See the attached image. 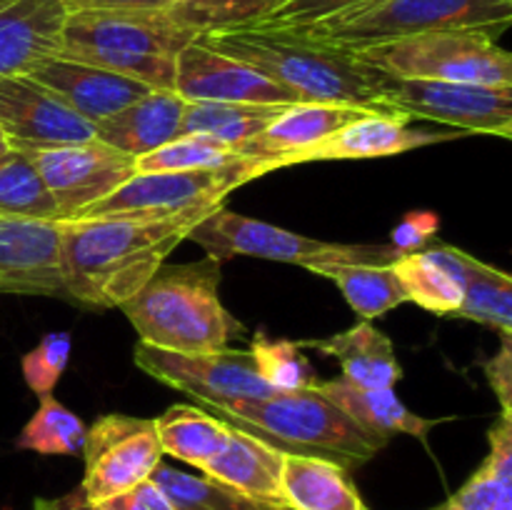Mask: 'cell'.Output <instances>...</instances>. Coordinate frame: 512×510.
I'll list each match as a JSON object with an SVG mask.
<instances>
[{
	"instance_id": "15",
	"label": "cell",
	"mask_w": 512,
	"mask_h": 510,
	"mask_svg": "<svg viewBox=\"0 0 512 510\" xmlns=\"http://www.w3.org/2000/svg\"><path fill=\"white\" fill-rule=\"evenodd\" d=\"M0 130L13 150L53 148L95 138V125L28 73L0 80Z\"/></svg>"
},
{
	"instance_id": "11",
	"label": "cell",
	"mask_w": 512,
	"mask_h": 510,
	"mask_svg": "<svg viewBox=\"0 0 512 510\" xmlns=\"http://www.w3.org/2000/svg\"><path fill=\"white\" fill-rule=\"evenodd\" d=\"M133 360L153 380L193 395L208 408L275 393L255 370L250 350L223 348L213 353H173L138 343Z\"/></svg>"
},
{
	"instance_id": "36",
	"label": "cell",
	"mask_w": 512,
	"mask_h": 510,
	"mask_svg": "<svg viewBox=\"0 0 512 510\" xmlns=\"http://www.w3.org/2000/svg\"><path fill=\"white\" fill-rule=\"evenodd\" d=\"M240 153L230 145L205 135H180L160 148L135 158L138 173H178V170H210L240 163Z\"/></svg>"
},
{
	"instance_id": "10",
	"label": "cell",
	"mask_w": 512,
	"mask_h": 510,
	"mask_svg": "<svg viewBox=\"0 0 512 510\" xmlns=\"http://www.w3.org/2000/svg\"><path fill=\"white\" fill-rule=\"evenodd\" d=\"M80 453L85 475L78 490L90 505L108 503L150 480L163 460L155 420L120 413L95 420L93 428L85 430Z\"/></svg>"
},
{
	"instance_id": "23",
	"label": "cell",
	"mask_w": 512,
	"mask_h": 510,
	"mask_svg": "<svg viewBox=\"0 0 512 510\" xmlns=\"http://www.w3.org/2000/svg\"><path fill=\"white\" fill-rule=\"evenodd\" d=\"M300 348H315L323 355L338 358L343 380L355 388H395V383L403 378L393 340L370 320H360L353 328L325 340H303Z\"/></svg>"
},
{
	"instance_id": "7",
	"label": "cell",
	"mask_w": 512,
	"mask_h": 510,
	"mask_svg": "<svg viewBox=\"0 0 512 510\" xmlns=\"http://www.w3.org/2000/svg\"><path fill=\"white\" fill-rule=\"evenodd\" d=\"M388 78L512 88V58L498 40L473 30H438L358 50Z\"/></svg>"
},
{
	"instance_id": "17",
	"label": "cell",
	"mask_w": 512,
	"mask_h": 510,
	"mask_svg": "<svg viewBox=\"0 0 512 510\" xmlns=\"http://www.w3.org/2000/svg\"><path fill=\"white\" fill-rule=\"evenodd\" d=\"M28 75L53 90L65 105H70L75 113L83 115L93 125L103 123L110 115L120 113L153 90L138 80L113 73V70L65 58L58 53L35 63Z\"/></svg>"
},
{
	"instance_id": "28",
	"label": "cell",
	"mask_w": 512,
	"mask_h": 510,
	"mask_svg": "<svg viewBox=\"0 0 512 510\" xmlns=\"http://www.w3.org/2000/svg\"><path fill=\"white\" fill-rule=\"evenodd\" d=\"M155 430L163 455H173L203 470L223 450L230 423L193 405H170L160 418H155Z\"/></svg>"
},
{
	"instance_id": "9",
	"label": "cell",
	"mask_w": 512,
	"mask_h": 510,
	"mask_svg": "<svg viewBox=\"0 0 512 510\" xmlns=\"http://www.w3.org/2000/svg\"><path fill=\"white\" fill-rule=\"evenodd\" d=\"M380 108L408 120L450 125L460 133L512 138V88L388 78Z\"/></svg>"
},
{
	"instance_id": "29",
	"label": "cell",
	"mask_w": 512,
	"mask_h": 510,
	"mask_svg": "<svg viewBox=\"0 0 512 510\" xmlns=\"http://www.w3.org/2000/svg\"><path fill=\"white\" fill-rule=\"evenodd\" d=\"M315 275L333 280L343 293L345 303L363 320L373 323L388 310L408 303L393 265L375 263H310L305 265Z\"/></svg>"
},
{
	"instance_id": "32",
	"label": "cell",
	"mask_w": 512,
	"mask_h": 510,
	"mask_svg": "<svg viewBox=\"0 0 512 510\" xmlns=\"http://www.w3.org/2000/svg\"><path fill=\"white\" fill-rule=\"evenodd\" d=\"M283 3L285 0H173L165 13L200 38L220 30L253 28Z\"/></svg>"
},
{
	"instance_id": "34",
	"label": "cell",
	"mask_w": 512,
	"mask_h": 510,
	"mask_svg": "<svg viewBox=\"0 0 512 510\" xmlns=\"http://www.w3.org/2000/svg\"><path fill=\"white\" fill-rule=\"evenodd\" d=\"M38 398V410L25 423V428L20 430L15 445L20 450H33V453L40 455L80 453L85 443V430H88L83 420L50 393L38 395Z\"/></svg>"
},
{
	"instance_id": "27",
	"label": "cell",
	"mask_w": 512,
	"mask_h": 510,
	"mask_svg": "<svg viewBox=\"0 0 512 510\" xmlns=\"http://www.w3.org/2000/svg\"><path fill=\"white\" fill-rule=\"evenodd\" d=\"M490 453L473 475L433 510H512V418L490 428Z\"/></svg>"
},
{
	"instance_id": "44",
	"label": "cell",
	"mask_w": 512,
	"mask_h": 510,
	"mask_svg": "<svg viewBox=\"0 0 512 510\" xmlns=\"http://www.w3.org/2000/svg\"><path fill=\"white\" fill-rule=\"evenodd\" d=\"M33 505H35V510H108V508H103V505L85 503V498L80 495V490L63 495V498H58V500L38 498Z\"/></svg>"
},
{
	"instance_id": "31",
	"label": "cell",
	"mask_w": 512,
	"mask_h": 510,
	"mask_svg": "<svg viewBox=\"0 0 512 510\" xmlns=\"http://www.w3.org/2000/svg\"><path fill=\"white\" fill-rule=\"evenodd\" d=\"M465 295L455 318L488 325L500 335H512V278L505 270L483 263L460 250Z\"/></svg>"
},
{
	"instance_id": "22",
	"label": "cell",
	"mask_w": 512,
	"mask_h": 510,
	"mask_svg": "<svg viewBox=\"0 0 512 510\" xmlns=\"http://www.w3.org/2000/svg\"><path fill=\"white\" fill-rule=\"evenodd\" d=\"M183 110L185 100L175 90H150L128 108L95 125V138L120 153L140 158L180 138Z\"/></svg>"
},
{
	"instance_id": "45",
	"label": "cell",
	"mask_w": 512,
	"mask_h": 510,
	"mask_svg": "<svg viewBox=\"0 0 512 510\" xmlns=\"http://www.w3.org/2000/svg\"><path fill=\"white\" fill-rule=\"evenodd\" d=\"M10 150H13V145H10L8 135H5L3 130H0V158H3V155H8Z\"/></svg>"
},
{
	"instance_id": "16",
	"label": "cell",
	"mask_w": 512,
	"mask_h": 510,
	"mask_svg": "<svg viewBox=\"0 0 512 510\" xmlns=\"http://www.w3.org/2000/svg\"><path fill=\"white\" fill-rule=\"evenodd\" d=\"M0 295L65 298L58 220L0 215Z\"/></svg>"
},
{
	"instance_id": "13",
	"label": "cell",
	"mask_w": 512,
	"mask_h": 510,
	"mask_svg": "<svg viewBox=\"0 0 512 510\" xmlns=\"http://www.w3.org/2000/svg\"><path fill=\"white\" fill-rule=\"evenodd\" d=\"M205 250L210 258L228 260L245 255V258L275 260V263H290L305 268L313 260L328 255L333 243L315 240L308 235L293 233V230L278 228L265 220L248 218L225 205L210 210L190 228L188 238Z\"/></svg>"
},
{
	"instance_id": "46",
	"label": "cell",
	"mask_w": 512,
	"mask_h": 510,
	"mask_svg": "<svg viewBox=\"0 0 512 510\" xmlns=\"http://www.w3.org/2000/svg\"><path fill=\"white\" fill-rule=\"evenodd\" d=\"M10 3H13V0H0V10H3L5 5H10Z\"/></svg>"
},
{
	"instance_id": "42",
	"label": "cell",
	"mask_w": 512,
	"mask_h": 510,
	"mask_svg": "<svg viewBox=\"0 0 512 510\" xmlns=\"http://www.w3.org/2000/svg\"><path fill=\"white\" fill-rule=\"evenodd\" d=\"M103 508H108V510H175L173 503L165 498V493L153 483V480H145V483L135 485V488L128 490V493L108 500V503H103Z\"/></svg>"
},
{
	"instance_id": "35",
	"label": "cell",
	"mask_w": 512,
	"mask_h": 510,
	"mask_svg": "<svg viewBox=\"0 0 512 510\" xmlns=\"http://www.w3.org/2000/svg\"><path fill=\"white\" fill-rule=\"evenodd\" d=\"M150 480L163 490L175 510H263L230 490L228 485L208 475L185 473L173 465H165L163 460L153 470Z\"/></svg>"
},
{
	"instance_id": "3",
	"label": "cell",
	"mask_w": 512,
	"mask_h": 510,
	"mask_svg": "<svg viewBox=\"0 0 512 510\" xmlns=\"http://www.w3.org/2000/svg\"><path fill=\"white\" fill-rule=\"evenodd\" d=\"M220 260L163 263L153 278L120 305L140 343L173 353H213L245 333L220 303Z\"/></svg>"
},
{
	"instance_id": "40",
	"label": "cell",
	"mask_w": 512,
	"mask_h": 510,
	"mask_svg": "<svg viewBox=\"0 0 512 510\" xmlns=\"http://www.w3.org/2000/svg\"><path fill=\"white\" fill-rule=\"evenodd\" d=\"M438 230L440 218L435 210H410L390 233V245L400 253H415V250L428 248V243H435Z\"/></svg>"
},
{
	"instance_id": "14",
	"label": "cell",
	"mask_w": 512,
	"mask_h": 510,
	"mask_svg": "<svg viewBox=\"0 0 512 510\" xmlns=\"http://www.w3.org/2000/svg\"><path fill=\"white\" fill-rule=\"evenodd\" d=\"M175 93L183 100L245 105H293L298 95L290 93L253 65L218 53L198 38L175 58Z\"/></svg>"
},
{
	"instance_id": "1",
	"label": "cell",
	"mask_w": 512,
	"mask_h": 510,
	"mask_svg": "<svg viewBox=\"0 0 512 510\" xmlns=\"http://www.w3.org/2000/svg\"><path fill=\"white\" fill-rule=\"evenodd\" d=\"M203 215L58 220L65 300L85 308L128 303Z\"/></svg>"
},
{
	"instance_id": "21",
	"label": "cell",
	"mask_w": 512,
	"mask_h": 510,
	"mask_svg": "<svg viewBox=\"0 0 512 510\" xmlns=\"http://www.w3.org/2000/svg\"><path fill=\"white\" fill-rule=\"evenodd\" d=\"M63 0H13L0 10V80L23 75L60 50Z\"/></svg>"
},
{
	"instance_id": "30",
	"label": "cell",
	"mask_w": 512,
	"mask_h": 510,
	"mask_svg": "<svg viewBox=\"0 0 512 510\" xmlns=\"http://www.w3.org/2000/svg\"><path fill=\"white\" fill-rule=\"evenodd\" d=\"M285 105H245V103H205L185 100L180 135H205L238 150L265 130V125Z\"/></svg>"
},
{
	"instance_id": "38",
	"label": "cell",
	"mask_w": 512,
	"mask_h": 510,
	"mask_svg": "<svg viewBox=\"0 0 512 510\" xmlns=\"http://www.w3.org/2000/svg\"><path fill=\"white\" fill-rule=\"evenodd\" d=\"M70 350H73V338L68 330H55V333H45L43 340L23 355V363H20L23 378L35 395L53 393L68 368Z\"/></svg>"
},
{
	"instance_id": "26",
	"label": "cell",
	"mask_w": 512,
	"mask_h": 510,
	"mask_svg": "<svg viewBox=\"0 0 512 510\" xmlns=\"http://www.w3.org/2000/svg\"><path fill=\"white\" fill-rule=\"evenodd\" d=\"M283 495L288 510H368L348 470L315 455L285 453Z\"/></svg>"
},
{
	"instance_id": "25",
	"label": "cell",
	"mask_w": 512,
	"mask_h": 510,
	"mask_svg": "<svg viewBox=\"0 0 512 510\" xmlns=\"http://www.w3.org/2000/svg\"><path fill=\"white\" fill-rule=\"evenodd\" d=\"M313 388L323 398H328L335 408L343 410L355 425L383 440H390L393 433H405L425 440L430 430L440 423V420L420 418L413 410L405 408L395 388H355V385L345 383L343 378L315 380Z\"/></svg>"
},
{
	"instance_id": "12",
	"label": "cell",
	"mask_w": 512,
	"mask_h": 510,
	"mask_svg": "<svg viewBox=\"0 0 512 510\" xmlns=\"http://www.w3.org/2000/svg\"><path fill=\"white\" fill-rule=\"evenodd\" d=\"M20 153L28 155L38 168L60 220L78 218L83 210L138 175L133 155L120 153L100 143L98 138L85 143L53 145V148L20 150Z\"/></svg>"
},
{
	"instance_id": "5",
	"label": "cell",
	"mask_w": 512,
	"mask_h": 510,
	"mask_svg": "<svg viewBox=\"0 0 512 510\" xmlns=\"http://www.w3.org/2000/svg\"><path fill=\"white\" fill-rule=\"evenodd\" d=\"M210 410L285 453L333 460L345 470L360 468L388 445L355 425L315 388L275 390L265 398L233 400Z\"/></svg>"
},
{
	"instance_id": "24",
	"label": "cell",
	"mask_w": 512,
	"mask_h": 510,
	"mask_svg": "<svg viewBox=\"0 0 512 510\" xmlns=\"http://www.w3.org/2000/svg\"><path fill=\"white\" fill-rule=\"evenodd\" d=\"M393 273L403 285L405 300L435 315H453L463 305L465 283L460 270V248L433 243L430 248L400 255Z\"/></svg>"
},
{
	"instance_id": "33",
	"label": "cell",
	"mask_w": 512,
	"mask_h": 510,
	"mask_svg": "<svg viewBox=\"0 0 512 510\" xmlns=\"http://www.w3.org/2000/svg\"><path fill=\"white\" fill-rule=\"evenodd\" d=\"M0 215L50 223L60 220L38 168L20 150H10L0 158Z\"/></svg>"
},
{
	"instance_id": "8",
	"label": "cell",
	"mask_w": 512,
	"mask_h": 510,
	"mask_svg": "<svg viewBox=\"0 0 512 510\" xmlns=\"http://www.w3.org/2000/svg\"><path fill=\"white\" fill-rule=\"evenodd\" d=\"M273 173L258 160H240L210 170L178 173H138L118 190L105 195L78 218H175V215H208L240 185Z\"/></svg>"
},
{
	"instance_id": "37",
	"label": "cell",
	"mask_w": 512,
	"mask_h": 510,
	"mask_svg": "<svg viewBox=\"0 0 512 510\" xmlns=\"http://www.w3.org/2000/svg\"><path fill=\"white\" fill-rule=\"evenodd\" d=\"M255 370L273 390L313 388L315 370L305 358L300 343L293 340H270L265 333H255L250 340Z\"/></svg>"
},
{
	"instance_id": "18",
	"label": "cell",
	"mask_w": 512,
	"mask_h": 510,
	"mask_svg": "<svg viewBox=\"0 0 512 510\" xmlns=\"http://www.w3.org/2000/svg\"><path fill=\"white\" fill-rule=\"evenodd\" d=\"M368 113V108L340 103H293L285 105L260 135L238 148L240 158L258 160L270 170L288 168L303 150L333 135L350 120Z\"/></svg>"
},
{
	"instance_id": "43",
	"label": "cell",
	"mask_w": 512,
	"mask_h": 510,
	"mask_svg": "<svg viewBox=\"0 0 512 510\" xmlns=\"http://www.w3.org/2000/svg\"><path fill=\"white\" fill-rule=\"evenodd\" d=\"M173 0H63L68 10H165Z\"/></svg>"
},
{
	"instance_id": "39",
	"label": "cell",
	"mask_w": 512,
	"mask_h": 510,
	"mask_svg": "<svg viewBox=\"0 0 512 510\" xmlns=\"http://www.w3.org/2000/svg\"><path fill=\"white\" fill-rule=\"evenodd\" d=\"M378 3V0H285L275 13H270L263 23L253 28H288L303 30L310 25L325 23V20L340 18V15L355 13L360 8Z\"/></svg>"
},
{
	"instance_id": "6",
	"label": "cell",
	"mask_w": 512,
	"mask_h": 510,
	"mask_svg": "<svg viewBox=\"0 0 512 510\" xmlns=\"http://www.w3.org/2000/svg\"><path fill=\"white\" fill-rule=\"evenodd\" d=\"M510 25L512 0H378L355 13L303 28V33L358 53L438 30H473L498 40Z\"/></svg>"
},
{
	"instance_id": "4",
	"label": "cell",
	"mask_w": 512,
	"mask_h": 510,
	"mask_svg": "<svg viewBox=\"0 0 512 510\" xmlns=\"http://www.w3.org/2000/svg\"><path fill=\"white\" fill-rule=\"evenodd\" d=\"M195 38L165 10H68L58 55L173 90L175 58Z\"/></svg>"
},
{
	"instance_id": "20",
	"label": "cell",
	"mask_w": 512,
	"mask_h": 510,
	"mask_svg": "<svg viewBox=\"0 0 512 510\" xmlns=\"http://www.w3.org/2000/svg\"><path fill=\"white\" fill-rule=\"evenodd\" d=\"M460 138L458 133H430V130L410 128V120L403 115L368 110L360 118L350 120L333 135L320 140L313 148L303 150L295 158L298 163H318V160H368L388 158V155L408 153L423 145L443 143Z\"/></svg>"
},
{
	"instance_id": "19",
	"label": "cell",
	"mask_w": 512,
	"mask_h": 510,
	"mask_svg": "<svg viewBox=\"0 0 512 510\" xmlns=\"http://www.w3.org/2000/svg\"><path fill=\"white\" fill-rule=\"evenodd\" d=\"M285 450L230 423L223 450L200 473L228 485L263 510H288L283 495Z\"/></svg>"
},
{
	"instance_id": "2",
	"label": "cell",
	"mask_w": 512,
	"mask_h": 510,
	"mask_svg": "<svg viewBox=\"0 0 512 510\" xmlns=\"http://www.w3.org/2000/svg\"><path fill=\"white\" fill-rule=\"evenodd\" d=\"M198 40L258 68L298 95L300 103H340L383 113L380 100L388 75L353 50L320 43L303 30L235 28Z\"/></svg>"
},
{
	"instance_id": "41",
	"label": "cell",
	"mask_w": 512,
	"mask_h": 510,
	"mask_svg": "<svg viewBox=\"0 0 512 510\" xmlns=\"http://www.w3.org/2000/svg\"><path fill=\"white\" fill-rule=\"evenodd\" d=\"M512 335H500V350L490 360H485L483 368L488 375V383L500 400V415L512 418Z\"/></svg>"
}]
</instances>
